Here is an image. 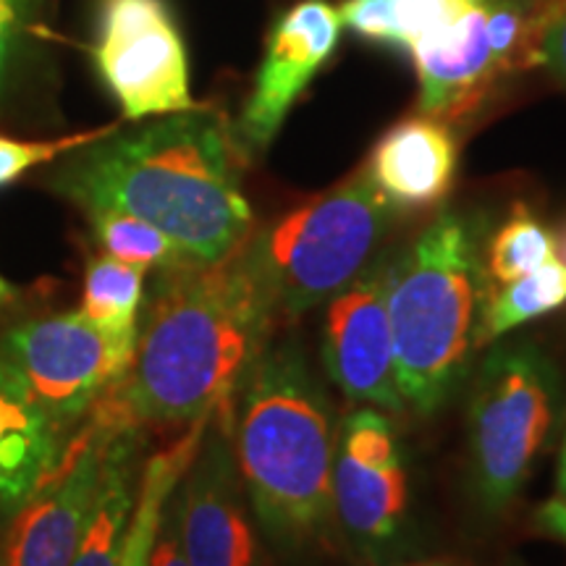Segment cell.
I'll return each mask as SVG.
<instances>
[{
    "mask_svg": "<svg viewBox=\"0 0 566 566\" xmlns=\"http://www.w3.org/2000/svg\"><path fill=\"white\" fill-rule=\"evenodd\" d=\"M231 405L212 412L200 449L174 491L181 543L192 566H258L252 509H247L250 501L231 446Z\"/></svg>",
    "mask_w": 566,
    "mask_h": 566,
    "instance_id": "cell-10",
    "label": "cell"
},
{
    "mask_svg": "<svg viewBox=\"0 0 566 566\" xmlns=\"http://www.w3.org/2000/svg\"><path fill=\"white\" fill-rule=\"evenodd\" d=\"M129 424L105 401L92 409V420L63 451L61 462L38 491L17 509L0 566H69L87 525L105 449L113 433Z\"/></svg>",
    "mask_w": 566,
    "mask_h": 566,
    "instance_id": "cell-9",
    "label": "cell"
},
{
    "mask_svg": "<svg viewBox=\"0 0 566 566\" xmlns=\"http://www.w3.org/2000/svg\"><path fill=\"white\" fill-rule=\"evenodd\" d=\"M147 566H192L181 543L174 495L168 499V504L160 514L158 530H155L153 546H150V556H147Z\"/></svg>",
    "mask_w": 566,
    "mask_h": 566,
    "instance_id": "cell-28",
    "label": "cell"
},
{
    "mask_svg": "<svg viewBox=\"0 0 566 566\" xmlns=\"http://www.w3.org/2000/svg\"><path fill=\"white\" fill-rule=\"evenodd\" d=\"M134 349L137 334H111L71 310L9 331L0 354L55 428L66 430L124 378Z\"/></svg>",
    "mask_w": 566,
    "mask_h": 566,
    "instance_id": "cell-7",
    "label": "cell"
},
{
    "mask_svg": "<svg viewBox=\"0 0 566 566\" xmlns=\"http://www.w3.org/2000/svg\"><path fill=\"white\" fill-rule=\"evenodd\" d=\"M336 422L294 336L273 338L231 405V446L247 501L271 541L296 548L328 525Z\"/></svg>",
    "mask_w": 566,
    "mask_h": 566,
    "instance_id": "cell-3",
    "label": "cell"
},
{
    "mask_svg": "<svg viewBox=\"0 0 566 566\" xmlns=\"http://www.w3.org/2000/svg\"><path fill=\"white\" fill-rule=\"evenodd\" d=\"M323 365L344 396L357 405L401 412L391 321H388V260L325 302Z\"/></svg>",
    "mask_w": 566,
    "mask_h": 566,
    "instance_id": "cell-11",
    "label": "cell"
},
{
    "mask_svg": "<svg viewBox=\"0 0 566 566\" xmlns=\"http://www.w3.org/2000/svg\"><path fill=\"white\" fill-rule=\"evenodd\" d=\"M562 409V378L541 346L516 342L488 352L470 396L472 478L488 512L520 495Z\"/></svg>",
    "mask_w": 566,
    "mask_h": 566,
    "instance_id": "cell-6",
    "label": "cell"
},
{
    "mask_svg": "<svg viewBox=\"0 0 566 566\" xmlns=\"http://www.w3.org/2000/svg\"><path fill=\"white\" fill-rule=\"evenodd\" d=\"M331 504L357 546L384 548L405 525L409 506L405 464L367 467L336 449Z\"/></svg>",
    "mask_w": 566,
    "mask_h": 566,
    "instance_id": "cell-16",
    "label": "cell"
},
{
    "mask_svg": "<svg viewBox=\"0 0 566 566\" xmlns=\"http://www.w3.org/2000/svg\"><path fill=\"white\" fill-rule=\"evenodd\" d=\"M342 30L338 9L325 0H304L275 21L254 90L237 126L242 150L260 153L271 145L296 97L334 55Z\"/></svg>",
    "mask_w": 566,
    "mask_h": 566,
    "instance_id": "cell-12",
    "label": "cell"
},
{
    "mask_svg": "<svg viewBox=\"0 0 566 566\" xmlns=\"http://www.w3.org/2000/svg\"><path fill=\"white\" fill-rule=\"evenodd\" d=\"M558 499L566 501V438L562 446V459H558Z\"/></svg>",
    "mask_w": 566,
    "mask_h": 566,
    "instance_id": "cell-31",
    "label": "cell"
},
{
    "mask_svg": "<svg viewBox=\"0 0 566 566\" xmlns=\"http://www.w3.org/2000/svg\"><path fill=\"white\" fill-rule=\"evenodd\" d=\"M472 3L475 0H396V11H399L401 30H405L407 38V51L412 48L415 40L441 30L443 24H449Z\"/></svg>",
    "mask_w": 566,
    "mask_h": 566,
    "instance_id": "cell-27",
    "label": "cell"
},
{
    "mask_svg": "<svg viewBox=\"0 0 566 566\" xmlns=\"http://www.w3.org/2000/svg\"><path fill=\"white\" fill-rule=\"evenodd\" d=\"M424 566H441V564H424Z\"/></svg>",
    "mask_w": 566,
    "mask_h": 566,
    "instance_id": "cell-33",
    "label": "cell"
},
{
    "mask_svg": "<svg viewBox=\"0 0 566 566\" xmlns=\"http://www.w3.org/2000/svg\"><path fill=\"white\" fill-rule=\"evenodd\" d=\"M485 294L478 231L454 210L388 260V321L405 407L433 415L462 386Z\"/></svg>",
    "mask_w": 566,
    "mask_h": 566,
    "instance_id": "cell-4",
    "label": "cell"
},
{
    "mask_svg": "<svg viewBox=\"0 0 566 566\" xmlns=\"http://www.w3.org/2000/svg\"><path fill=\"white\" fill-rule=\"evenodd\" d=\"M399 210L367 166L328 192L302 202L244 242L279 317H300L344 292L378 263Z\"/></svg>",
    "mask_w": 566,
    "mask_h": 566,
    "instance_id": "cell-5",
    "label": "cell"
},
{
    "mask_svg": "<svg viewBox=\"0 0 566 566\" xmlns=\"http://www.w3.org/2000/svg\"><path fill=\"white\" fill-rule=\"evenodd\" d=\"M63 430L0 354V512H17L63 457Z\"/></svg>",
    "mask_w": 566,
    "mask_h": 566,
    "instance_id": "cell-15",
    "label": "cell"
},
{
    "mask_svg": "<svg viewBox=\"0 0 566 566\" xmlns=\"http://www.w3.org/2000/svg\"><path fill=\"white\" fill-rule=\"evenodd\" d=\"M11 300H13V286L3 279V275H0V304L11 302Z\"/></svg>",
    "mask_w": 566,
    "mask_h": 566,
    "instance_id": "cell-32",
    "label": "cell"
},
{
    "mask_svg": "<svg viewBox=\"0 0 566 566\" xmlns=\"http://www.w3.org/2000/svg\"><path fill=\"white\" fill-rule=\"evenodd\" d=\"M367 171L396 210L433 208L454 181L457 142L438 118H407L375 145Z\"/></svg>",
    "mask_w": 566,
    "mask_h": 566,
    "instance_id": "cell-14",
    "label": "cell"
},
{
    "mask_svg": "<svg viewBox=\"0 0 566 566\" xmlns=\"http://www.w3.org/2000/svg\"><path fill=\"white\" fill-rule=\"evenodd\" d=\"M275 323L244 244L221 263L158 271L129 370L101 401L134 428L210 417L231 405Z\"/></svg>",
    "mask_w": 566,
    "mask_h": 566,
    "instance_id": "cell-2",
    "label": "cell"
},
{
    "mask_svg": "<svg viewBox=\"0 0 566 566\" xmlns=\"http://www.w3.org/2000/svg\"><path fill=\"white\" fill-rule=\"evenodd\" d=\"M139 428L124 424L105 449L103 472L82 541L69 566H118L139 488Z\"/></svg>",
    "mask_w": 566,
    "mask_h": 566,
    "instance_id": "cell-17",
    "label": "cell"
},
{
    "mask_svg": "<svg viewBox=\"0 0 566 566\" xmlns=\"http://www.w3.org/2000/svg\"><path fill=\"white\" fill-rule=\"evenodd\" d=\"M145 273L137 265H126L105 254L90 260L80 313L111 334H139Z\"/></svg>",
    "mask_w": 566,
    "mask_h": 566,
    "instance_id": "cell-20",
    "label": "cell"
},
{
    "mask_svg": "<svg viewBox=\"0 0 566 566\" xmlns=\"http://www.w3.org/2000/svg\"><path fill=\"white\" fill-rule=\"evenodd\" d=\"M113 129H116V126H101V129L66 134V137L59 139H13L0 134V189L11 187L13 181H19L21 176L34 171V168L80 150V147L101 139L103 134H108Z\"/></svg>",
    "mask_w": 566,
    "mask_h": 566,
    "instance_id": "cell-24",
    "label": "cell"
},
{
    "mask_svg": "<svg viewBox=\"0 0 566 566\" xmlns=\"http://www.w3.org/2000/svg\"><path fill=\"white\" fill-rule=\"evenodd\" d=\"M338 17H342L344 27L363 34V38L407 51V38L401 30L396 0H346L338 6Z\"/></svg>",
    "mask_w": 566,
    "mask_h": 566,
    "instance_id": "cell-25",
    "label": "cell"
},
{
    "mask_svg": "<svg viewBox=\"0 0 566 566\" xmlns=\"http://www.w3.org/2000/svg\"><path fill=\"white\" fill-rule=\"evenodd\" d=\"M210 417H200V420L187 424V433L179 441L158 451L142 467L137 504H134L129 533H126L122 564L118 566H147V556H150L153 537L155 530H158L163 509H166L168 499L174 495L187 467L192 464Z\"/></svg>",
    "mask_w": 566,
    "mask_h": 566,
    "instance_id": "cell-18",
    "label": "cell"
},
{
    "mask_svg": "<svg viewBox=\"0 0 566 566\" xmlns=\"http://www.w3.org/2000/svg\"><path fill=\"white\" fill-rule=\"evenodd\" d=\"M537 522H541V527L546 533L566 541V501L551 499L548 504H543L541 512H537Z\"/></svg>",
    "mask_w": 566,
    "mask_h": 566,
    "instance_id": "cell-30",
    "label": "cell"
},
{
    "mask_svg": "<svg viewBox=\"0 0 566 566\" xmlns=\"http://www.w3.org/2000/svg\"><path fill=\"white\" fill-rule=\"evenodd\" d=\"M533 55L566 84V0H543L533 13Z\"/></svg>",
    "mask_w": 566,
    "mask_h": 566,
    "instance_id": "cell-26",
    "label": "cell"
},
{
    "mask_svg": "<svg viewBox=\"0 0 566 566\" xmlns=\"http://www.w3.org/2000/svg\"><path fill=\"white\" fill-rule=\"evenodd\" d=\"M336 449L344 457L367 467L405 464L394 424L378 409H357L346 417Z\"/></svg>",
    "mask_w": 566,
    "mask_h": 566,
    "instance_id": "cell-23",
    "label": "cell"
},
{
    "mask_svg": "<svg viewBox=\"0 0 566 566\" xmlns=\"http://www.w3.org/2000/svg\"><path fill=\"white\" fill-rule=\"evenodd\" d=\"M239 153L221 113L200 105L132 132L103 134L69 153L51 187L87 212L137 216L171 237L197 265H212L254 231Z\"/></svg>",
    "mask_w": 566,
    "mask_h": 566,
    "instance_id": "cell-1",
    "label": "cell"
},
{
    "mask_svg": "<svg viewBox=\"0 0 566 566\" xmlns=\"http://www.w3.org/2000/svg\"><path fill=\"white\" fill-rule=\"evenodd\" d=\"M554 258L556 237L520 205L488 247V273L495 283H506L537 271Z\"/></svg>",
    "mask_w": 566,
    "mask_h": 566,
    "instance_id": "cell-22",
    "label": "cell"
},
{
    "mask_svg": "<svg viewBox=\"0 0 566 566\" xmlns=\"http://www.w3.org/2000/svg\"><path fill=\"white\" fill-rule=\"evenodd\" d=\"M92 55L126 122L200 108L189 87L187 48L166 0H108Z\"/></svg>",
    "mask_w": 566,
    "mask_h": 566,
    "instance_id": "cell-8",
    "label": "cell"
},
{
    "mask_svg": "<svg viewBox=\"0 0 566 566\" xmlns=\"http://www.w3.org/2000/svg\"><path fill=\"white\" fill-rule=\"evenodd\" d=\"M17 24H19V0H0V82H3L6 63H9Z\"/></svg>",
    "mask_w": 566,
    "mask_h": 566,
    "instance_id": "cell-29",
    "label": "cell"
},
{
    "mask_svg": "<svg viewBox=\"0 0 566 566\" xmlns=\"http://www.w3.org/2000/svg\"><path fill=\"white\" fill-rule=\"evenodd\" d=\"M92 239L105 258L137 265L142 271H176L197 265L171 237H166L153 223L118 210H90Z\"/></svg>",
    "mask_w": 566,
    "mask_h": 566,
    "instance_id": "cell-21",
    "label": "cell"
},
{
    "mask_svg": "<svg viewBox=\"0 0 566 566\" xmlns=\"http://www.w3.org/2000/svg\"><path fill=\"white\" fill-rule=\"evenodd\" d=\"M420 82V116L464 118L501 80L488 40L483 0H475L441 30L424 34L409 48Z\"/></svg>",
    "mask_w": 566,
    "mask_h": 566,
    "instance_id": "cell-13",
    "label": "cell"
},
{
    "mask_svg": "<svg viewBox=\"0 0 566 566\" xmlns=\"http://www.w3.org/2000/svg\"><path fill=\"white\" fill-rule=\"evenodd\" d=\"M564 302L566 265L554 258L533 273L501 283V289L491 292V300L485 294L475 331V346L499 342L501 336L512 334L520 325L554 313Z\"/></svg>",
    "mask_w": 566,
    "mask_h": 566,
    "instance_id": "cell-19",
    "label": "cell"
}]
</instances>
